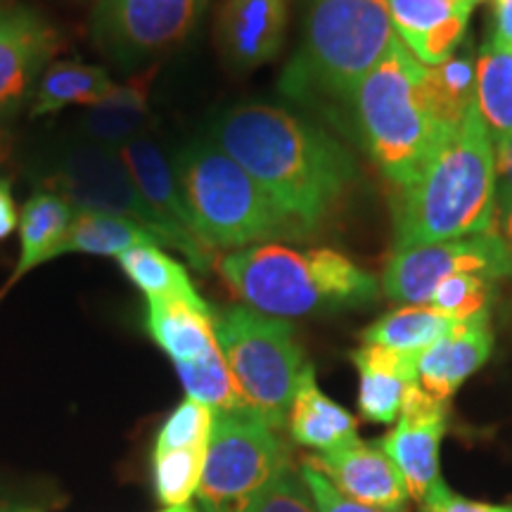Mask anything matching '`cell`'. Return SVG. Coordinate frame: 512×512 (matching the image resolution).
<instances>
[{"mask_svg":"<svg viewBox=\"0 0 512 512\" xmlns=\"http://www.w3.org/2000/svg\"><path fill=\"white\" fill-rule=\"evenodd\" d=\"M211 133L306 235L335 214L356 181L349 152L283 107L247 102L223 114Z\"/></svg>","mask_w":512,"mask_h":512,"instance_id":"6da1fadb","label":"cell"},{"mask_svg":"<svg viewBox=\"0 0 512 512\" xmlns=\"http://www.w3.org/2000/svg\"><path fill=\"white\" fill-rule=\"evenodd\" d=\"M496 209L494 143L477 105L453 128L420 176L394 200L396 252L491 230Z\"/></svg>","mask_w":512,"mask_h":512,"instance_id":"7a4b0ae2","label":"cell"},{"mask_svg":"<svg viewBox=\"0 0 512 512\" xmlns=\"http://www.w3.org/2000/svg\"><path fill=\"white\" fill-rule=\"evenodd\" d=\"M361 143L396 188L430 164L456 126H446L427 93V67L396 36L351 95Z\"/></svg>","mask_w":512,"mask_h":512,"instance_id":"3957f363","label":"cell"},{"mask_svg":"<svg viewBox=\"0 0 512 512\" xmlns=\"http://www.w3.org/2000/svg\"><path fill=\"white\" fill-rule=\"evenodd\" d=\"M219 273L249 309L283 320L354 309L377 297L373 275L328 247H245L223 256Z\"/></svg>","mask_w":512,"mask_h":512,"instance_id":"277c9868","label":"cell"},{"mask_svg":"<svg viewBox=\"0 0 512 512\" xmlns=\"http://www.w3.org/2000/svg\"><path fill=\"white\" fill-rule=\"evenodd\" d=\"M394 38L387 0H304L302 41L280 91L294 100L351 102Z\"/></svg>","mask_w":512,"mask_h":512,"instance_id":"5b68a950","label":"cell"},{"mask_svg":"<svg viewBox=\"0 0 512 512\" xmlns=\"http://www.w3.org/2000/svg\"><path fill=\"white\" fill-rule=\"evenodd\" d=\"M174 169L192 228L214 252L306 238L304 230L214 140L185 145Z\"/></svg>","mask_w":512,"mask_h":512,"instance_id":"8992f818","label":"cell"},{"mask_svg":"<svg viewBox=\"0 0 512 512\" xmlns=\"http://www.w3.org/2000/svg\"><path fill=\"white\" fill-rule=\"evenodd\" d=\"M214 335L247 411L273 430L285 427L306 366L292 325L249 306H230L214 316Z\"/></svg>","mask_w":512,"mask_h":512,"instance_id":"52a82bcc","label":"cell"},{"mask_svg":"<svg viewBox=\"0 0 512 512\" xmlns=\"http://www.w3.org/2000/svg\"><path fill=\"white\" fill-rule=\"evenodd\" d=\"M290 465L278 430L247 408L214 411L207 463L197 489L202 512H249Z\"/></svg>","mask_w":512,"mask_h":512,"instance_id":"ba28073f","label":"cell"},{"mask_svg":"<svg viewBox=\"0 0 512 512\" xmlns=\"http://www.w3.org/2000/svg\"><path fill=\"white\" fill-rule=\"evenodd\" d=\"M207 5L209 0H98L88 34L107 60L133 69L183 46Z\"/></svg>","mask_w":512,"mask_h":512,"instance_id":"9c48e42d","label":"cell"},{"mask_svg":"<svg viewBox=\"0 0 512 512\" xmlns=\"http://www.w3.org/2000/svg\"><path fill=\"white\" fill-rule=\"evenodd\" d=\"M41 188L57 192L76 211H100L143 223L145 228L155 230L166 245L157 216L147 207L117 150L95 145L91 140L67 145L46 164Z\"/></svg>","mask_w":512,"mask_h":512,"instance_id":"30bf717a","label":"cell"},{"mask_svg":"<svg viewBox=\"0 0 512 512\" xmlns=\"http://www.w3.org/2000/svg\"><path fill=\"white\" fill-rule=\"evenodd\" d=\"M456 273H479L484 278H505L510 273L494 230L396 252L384 271L382 290L394 302L425 306L432 302L441 280Z\"/></svg>","mask_w":512,"mask_h":512,"instance_id":"8fae6325","label":"cell"},{"mask_svg":"<svg viewBox=\"0 0 512 512\" xmlns=\"http://www.w3.org/2000/svg\"><path fill=\"white\" fill-rule=\"evenodd\" d=\"M119 155L147 207L157 216L166 245L181 252L195 271H209L214 266L216 252L197 238L181 188H178L176 169L162 147L150 136H140L121 147Z\"/></svg>","mask_w":512,"mask_h":512,"instance_id":"7c38bea8","label":"cell"},{"mask_svg":"<svg viewBox=\"0 0 512 512\" xmlns=\"http://www.w3.org/2000/svg\"><path fill=\"white\" fill-rule=\"evenodd\" d=\"M60 43L55 24L29 5L0 10V119L15 117L31 100Z\"/></svg>","mask_w":512,"mask_h":512,"instance_id":"4fadbf2b","label":"cell"},{"mask_svg":"<svg viewBox=\"0 0 512 512\" xmlns=\"http://www.w3.org/2000/svg\"><path fill=\"white\" fill-rule=\"evenodd\" d=\"M446 425L448 401L434 399L415 382L403 396L399 425L380 441V448L399 470L408 496L418 503L441 479L439 451Z\"/></svg>","mask_w":512,"mask_h":512,"instance_id":"5bb4252c","label":"cell"},{"mask_svg":"<svg viewBox=\"0 0 512 512\" xmlns=\"http://www.w3.org/2000/svg\"><path fill=\"white\" fill-rule=\"evenodd\" d=\"M302 463L318 470L339 494L373 508H403L406 484L380 444L354 439L330 451L306 456Z\"/></svg>","mask_w":512,"mask_h":512,"instance_id":"9a60e30c","label":"cell"},{"mask_svg":"<svg viewBox=\"0 0 512 512\" xmlns=\"http://www.w3.org/2000/svg\"><path fill=\"white\" fill-rule=\"evenodd\" d=\"M287 31V0H223L216 43L230 69L252 72L280 53Z\"/></svg>","mask_w":512,"mask_h":512,"instance_id":"2e32d148","label":"cell"},{"mask_svg":"<svg viewBox=\"0 0 512 512\" xmlns=\"http://www.w3.org/2000/svg\"><path fill=\"white\" fill-rule=\"evenodd\" d=\"M387 5L396 36L425 67L453 55L475 8L463 0H387Z\"/></svg>","mask_w":512,"mask_h":512,"instance_id":"e0dca14e","label":"cell"},{"mask_svg":"<svg viewBox=\"0 0 512 512\" xmlns=\"http://www.w3.org/2000/svg\"><path fill=\"white\" fill-rule=\"evenodd\" d=\"M494 335L489 328V313L460 320L458 328L425 349L418 358V384L439 401H451L472 373L489 361Z\"/></svg>","mask_w":512,"mask_h":512,"instance_id":"ac0fdd59","label":"cell"},{"mask_svg":"<svg viewBox=\"0 0 512 512\" xmlns=\"http://www.w3.org/2000/svg\"><path fill=\"white\" fill-rule=\"evenodd\" d=\"M420 354H406L377 344L351 351V361L361 375L358 387V411L370 422L389 425L399 418L403 396L418 382Z\"/></svg>","mask_w":512,"mask_h":512,"instance_id":"d6986e66","label":"cell"},{"mask_svg":"<svg viewBox=\"0 0 512 512\" xmlns=\"http://www.w3.org/2000/svg\"><path fill=\"white\" fill-rule=\"evenodd\" d=\"M145 328L174 366L197 361L219 347L209 306L176 299H145Z\"/></svg>","mask_w":512,"mask_h":512,"instance_id":"ffe728a7","label":"cell"},{"mask_svg":"<svg viewBox=\"0 0 512 512\" xmlns=\"http://www.w3.org/2000/svg\"><path fill=\"white\" fill-rule=\"evenodd\" d=\"M287 425H290V434L297 444L313 448L318 453L358 439L356 418L347 408H342L330 396L320 392L316 373L309 363L304 366L297 389H294Z\"/></svg>","mask_w":512,"mask_h":512,"instance_id":"44dd1931","label":"cell"},{"mask_svg":"<svg viewBox=\"0 0 512 512\" xmlns=\"http://www.w3.org/2000/svg\"><path fill=\"white\" fill-rule=\"evenodd\" d=\"M76 219V209L53 190L38 188L19 211V259L12 283L46 261L60 256V247Z\"/></svg>","mask_w":512,"mask_h":512,"instance_id":"7402d4cb","label":"cell"},{"mask_svg":"<svg viewBox=\"0 0 512 512\" xmlns=\"http://www.w3.org/2000/svg\"><path fill=\"white\" fill-rule=\"evenodd\" d=\"M150 81L152 74L143 72L117 83L107 98L88 110L81 119V131L95 145L121 150L133 140L145 136L150 121Z\"/></svg>","mask_w":512,"mask_h":512,"instance_id":"603a6c76","label":"cell"},{"mask_svg":"<svg viewBox=\"0 0 512 512\" xmlns=\"http://www.w3.org/2000/svg\"><path fill=\"white\" fill-rule=\"evenodd\" d=\"M117 83L105 67L79 60L53 62L31 93V117H53L72 105H98Z\"/></svg>","mask_w":512,"mask_h":512,"instance_id":"cb8c5ba5","label":"cell"},{"mask_svg":"<svg viewBox=\"0 0 512 512\" xmlns=\"http://www.w3.org/2000/svg\"><path fill=\"white\" fill-rule=\"evenodd\" d=\"M145 245L166 247L155 230L145 228L143 223L124 219V216L100 214V211H76V219L60 247V256L93 254L119 259L121 254Z\"/></svg>","mask_w":512,"mask_h":512,"instance_id":"d4e9b609","label":"cell"},{"mask_svg":"<svg viewBox=\"0 0 512 512\" xmlns=\"http://www.w3.org/2000/svg\"><path fill=\"white\" fill-rule=\"evenodd\" d=\"M119 268L145 294V299H176L195 306H209L192 285L188 268L171 259L159 245L136 247L119 256Z\"/></svg>","mask_w":512,"mask_h":512,"instance_id":"484cf974","label":"cell"},{"mask_svg":"<svg viewBox=\"0 0 512 512\" xmlns=\"http://www.w3.org/2000/svg\"><path fill=\"white\" fill-rule=\"evenodd\" d=\"M458 323L460 320L448 318L434 311L432 306H403L363 330L361 337L366 344L406 351V354H422L439 339L451 335Z\"/></svg>","mask_w":512,"mask_h":512,"instance_id":"4316f807","label":"cell"},{"mask_svg":"<svg viewBox=\"0 0 512 512\" xmlns=\"http://www.w3.org/2000/svg\"><path fill=\"white\" fill-rule=\"evenodd\" d=\"M477 110L496 140L512 133V50L486 41L477 60Z\"/></svg>","mask_w":512,"mask_h":512,"instance_id":"83f0119b","label":"cell"},{"mask_svg":"<svg viewBox=\"0 0 512 512\" xmlns=\"http://www.w3.org/2000/svg\"><path fill=\"white\" fill-rule=\"evenodd\" d=\"M427 93L437 117L446 126H458L477 105V69L467 55H451L437 67H427Z\"/></svg>","mask_w":512,"mask_h":512,"instance_id":"f1b7e54d","label":"cell"},{"mask_svg":"<svg viewBox=\"0 0 512 512\" xmlns=\"http://www.w3.org/2000/svg\"><path fill=\"white\" fill-rule=\"evenodd\" d=\"M176 373L188 399L204 403L211 411H240V408H245L219 347L192 363H178Z\"/></svg>","mask_w":512,"mask_h":512,"instance_id":"f546056e","label":"cell"},{"mask_svg":"<svg viewBox=\"0 0 512 512\" xmlns=\"http://www.w3.org/2000/svg\"><path fill=\"white\" fill-rule=\"evenodd\" d=\"M207 448H178V451H152V484L164 508L190 503L202 482Z\"/></svg>","mask_w":512,"mask_h":512,"instance_id":"4dcf8cb0","label":"cell"},{"mask_svg":"<svg viewBox=\"0 0 512 512\" xmlns=\"http://www.w3.org/2000/svg\"><path fill=\"white\" fill-rule=\"evenodd\" d=\"M214 427V411L200 401L185 399L157 432L155 451H178V448H207Z\"/></svg>","mask_w":512,"mask_h":512,"instance_id":"1f68e13d","label":"cell"},{"mask_svg":"<svg viewBox=\"0 0 512 512\" xmlns=\"http://www.w3.org/2000/svg\"><path fill=\"white\" fill-rule=\"evenodd\" d=\"M489 280L479 273H456L441 280L432 294L430 306L453 320H470L486 313Z\"/></svg>","mask_w":512,"mask_h":512,"instance_id":"d6a6232c","label":"cell"},{"mask_svg":"<svg viewBox=\"0 0 512 512\" xmlns=\"http://www.w3.org/2000/svg\"><path fill=\"white\" fill-rule=\"evenodd\" d=\"M249 512H316V505L306 489L302 472L294 470L290 463L266 486Z\"/></svg>","mask_w":512,"mask_h":512,"instance_id":"836d02e7","label":"cell"},{"mask_svg":"<svg viewBox=\"0 0 512 512\" xmlns=\"http://www.w3.org/2000/svg\"><path fill=\"white\" fill-rule=\"evenodd\" d=\"M299 472H302V479L313 498V505H316V512H406L403 508H396V510L373 508V505H363V503L351 501V498L339 494V491L328 482V479H325L318 470H313V467L306 463H302Z\"/></svg>","mask_w":512,"mask_h":512,"instance_id":"e575fe53","label":"cell"},{"mask_svg":"<svg viewBox=\"0 0 512 512\" xmlns=\"http://www.w3.org/2000/svg\"><path fill=\"white\" fill-rule=\"evenodd\" d=\"M422 512H512V505H494V503H479L470 501L453 494L448 489L444 479H439L437 484L427 491V496L422 498Z\"/></svg>","mask_w":512,"mask_h":512,"instance_id":"d590c367","label":"cell"},{"mask_svg":"<svg viewBox=\"0 0 512 512\" xmlns=\"http://www.w3.org/2000/svg\"><path fill=\"white\" fill-rule=\"evenodd\" d=\"M496 202L501 209L512 207V133L496 140Z\"/></svg>","mask_w":512,"mask_h":512,"instance_id":"8d00e7d4","label":"cell"},{"mask_svg":"<svg viewBox=\"0 0 512 512\" xmlns=\"http://www.w3.org/2000/svg\"><path fill=\"white\" fill-rule=\"evenodd\" d=\"M19 226V211L10 178L0 176V240L10 238Z\"/></svg>","mask_w":512,"mask_h":512,"instance_id":"74e56055","label":"cell"},{"mask_svg":"<svg viewBox=\"0 0 512 512\" xmlns=\"http://www.w3.org/2000/svg\"><path fill=\"white\" fill-rule=\"evenodd\" d=\"M489 41L512 48V0H494V36Z\"/></svg>","mask_w":512,"mask_h":512,"instance_id":"f35d334b","label":"cell"},{"mask_svg":"<svg viewBox=\"0 0 512 512\" xmlns=\"http://www.w3.org/2000/svg\"><path fill=\"white\" fill-rule=\"evenodd\" d=\"M491 230L498 235L501 245L505 249V259H508V278H512V207L510 209H501V221L496 223V228L491 226Z\"/></svg>","mask_w":512,"mask_h":512,"instance_id":"ab89813d","label":"cell"},{"mask_svg":"<svg viewBox=\"0 0 512 512\" xmlns=\"http://www.w3.org/2000/svg\"><path fill=\"white\" fill-rule=\"evenodd\" d=\"M10 152H12V138L10 133L0 126V171H3V166L8 164Z\"/></svg>","mask_w":512,"mask_h":512,"instance_id":"60d3db41","label":"cell"},{"mask_svg":"<svg viewBox=\"0 0 512 512\" xmlns=\"http://www.w3.org/2000/svg\"><path fill=\"white\" fill-rule=\"evenodd\" d=\"M162 512H197V510L192 508L190 503H185V505H174V508H164Z\"/></svg>","mask_w":512,"mask_h":512,"instance_id":"b9f144b4","label":"cell"},{"mask_svg":"<svg viewBox=\"0 0 512 512\" xmlns=\"http://www.w3.org/2000/svg\"><path fill=\"white\" fill-rule=\"evenodd\" d=\"M463 3H470V5H477L479 0H463Z\"/></svg>","mask_w":512,"mask_h":512,"instance_id":"7bdbcfd3","label":"cell"},{"mask_svg":"<svg viewBox=\"0 0 512 512\" xmlns=\"http://www.w3.org/2000/svg\"><path fill=\"white\" fill-rule=\"evenodd\" d=\"M479 3H482V0H479Z\"/></svg>","mask_w":512,"mask_h":512,"instance_id":"ee69618b","label":"cell"},{"mask_svg":"<svg viewBox=\"0 0 512 512\" xmlns=\"http://www.w3.org/2000/svg\"><path fill=\"white\" fill-rule=\"evenodd\" d=\"M510 50H512V48H510Z\"/></svg>","mask_w":512,"mask_h":512,"instance_id":"f6af8a7d","label":"cell"}]
</instances>
